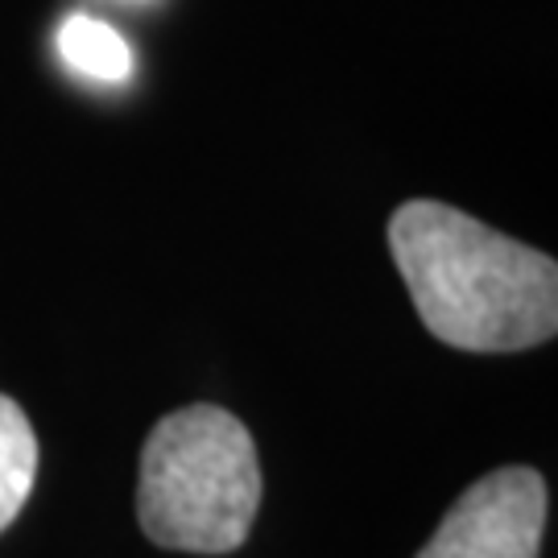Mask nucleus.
Instances as JSON below:
<instances>
[{
	"label": "nucleus",
	"mask_w": 558,
	"mask_h": 558,
	"mask_svg": "<svg viewBox=\"0 0 558 558\" xmlns=\"http://www.w3.org/2000/svg\"><path fill=\"white\" fill-rule=\"evenodd\" d=\"M389 253L418 319L447 348L525 352L555 339V260L451 203H401L389 220Z\"/></svg>",
	"instance_id": "nucleus-1"
},
{
	"label": "nucleus",
	"mask_w": 558,
	"mask_h": 558,
	"mask_svg": "<svg viewBox=\"0 0 558 558\" xmlns=\"http://www.w3.org/2000/svg\"><path fill=\"white\" fill-rule=\"evenodd\" d=\"M260 509L257 442L220 405H186L141 447L137 521L145 538L182 555H232Z\"/></svg>",
	"instance_id": "nucleus-2"
},
{
	"label": "nucleus",
	"mask_w": 558,
	"mask_h": 558,
	"mask_svg": "<svg viewBox=\"0 0 558 558\" xmlns=\"http://www.w3.org/2000/svg\"><path fill=\"white\" fill-rule=\"evenodd\" d=\"M546 480L534 468H497L476 480L418 550V558H538Z\"/></svg>",
	"instance_id": "nucleus-3"
},
{
	"label": "nucleus",
	"mask_w": 558,
	"mask_h": 558,
	"mask_svg": "<svg viewBox=\"0 0 558 558\" xmlns=\"http://www.w3.org/2000/svg\"><path fill=\"white\" fill-rule=\"evenodd\" d=\"M38 480V439L13 398L0 393V534L17 521Z\"/></svg>",
	"instance_id": "nucleus-4"
},
{
	"label": "nucleus",
	"mask_w": 558,
	"mask_h": 558,
	"mask_svg": "<svg viewBox=\"0 0 558 558\" xmlns=\"http://www.w3.org/2000/svg\"><path fill=\"white\" fill-rule=\"evenodd\" d=\"M59 50L75 71L92 75V80L120 83L129 80V71H133V54H129L124 38H120L112 25H104L96 17H80L75 13V17L62 21Z\"/></svg>",
	"instance_id": "nucleus-5"
}]
</instances>
